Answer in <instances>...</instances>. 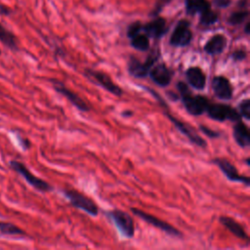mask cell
Masks as SVG:
<instances>
[{
	"label": "cell",
	"instance_id": "52a82bcc",
	"mask_svg": "<svg viewBox=\"0 0 250 250\" xmlns=\"http://www.w3.org/2000/svg\"><path fill=\"white\" fill-rule=\"evenodd\" d=\"M205 113L210 119L219 122H224L226 120L235 122L241 119L237 109L232 107L230 104L223 103H209Z\"/></svg>",
	"mask_w": 250,
	"mask_h": 250
},
{
	"label": "cell",
	"instance_id": "e0dca14e",
	"mask_svg": "<svg viewBox=\"0 0 250 250\" xmlns=\"http://www.w3.org/2000/svg\"><path fill=\"white\" fill-rule=\"evenodd\" d=\"M142 30L149 38L158 39L163 36L167 31L166 21L162 18H156L153 21L142 25Z\"/></svg>",
	"mask_w": 250,
	"mask_h": 250
},
{
	"label": "cell",
	"instance_id": "44dd1931",
	"mask_svg": "<svg viewBox=\"0 0 250 250\" xmlns=\"http://www.w3.org/2000/svg\"><path fill=\"white\" fill-rule=\"evenodd\" d=\"M0 42L11 51L17 52L20 50L17 36L1 23H0Z\"/></svg>",
	"mask_w": 250,
	"mask_h": 250
},
{
	"label": "cell",
	"instance_id": "3957f363",
	"mask_svg": "<svg viewBox=\"0 0 250 250\" xmlns=\"http://www.w3.org/2000/svg\"><path fill=\"white\" fill-rule=\"evenodd\" d=\"M62 194L74 208L82 210L90 216H98L100 211L97 203L84 193L73 188H64L62 189Z\"/></svg>",
	"mask_w": 250,
	"mask_h": 250
},
{
	"label": "cell",
	"instance_id": "1f68e13d",
	"mask_svg": "<svg viewBox=\"0 0 250 250\" xmlns=\"http://www.w3.org/2000/svg\"><path fill=\"white\" fill-rule=\"evenodd\" d=\"M214 4L218 7H221V8H225V7H228L229 4H230V0H214L213 1Z\"/></svg>",
	"mask_w": 250,
	"mask_h": 250
},
{
	"label": "cell",
	"instance_id": "2e32d148",
	"mask_svg": "<svg viewBox=\"0 0 250 250\" xmlns=\"http://www.w3.org/2000/svg\"><path fill=\"white\" fill-rule=\"evenodd\" d=\"M232 136L235 143L242 148H246L250 146V131L248 126L241 120L234 122L232 126Z\"/></svg>",
	"mask_w": 250,
	"mask_h": 250
},
{
	"label": "cell",
	"instance_id": "603a6c76",
	"mask_svg": "<svg viewBox=\"0 0 250 250\" xmlns=\"http://www.w3.org/2000/svg\"><path fill=\"white\" fill-rule=\"evenodd\" d=\"M209 8L210 4L207 0H186V10L190 15L200 14Z\"/></svg>",
	"mask_w": 250,
	"mask_h": 250
},
{
	"label": "cell",
	"instance_id": "83f0119b",
	"mask_svg": "<svg viewBox=\"0 0 250 250\" xmlns=\"http://www.w3.org/2000/svg\"><path fill=\"white\" fill-rule=\"evenodd\" d=\"M142 31V24L139 22V21H136L134 23H132L128 29H127V36L129 38H131L132 36H134L135 34L139 33Z\"/></svg>",
	"mask_w": 250,
	"mask_h": 250
},
{
	"label": "cell",
	"instance_id": "ba28073f",
	"mask_svg": "<svg viewBox=\"0 0 250 250\" xmlns=\"http://www.w3.org/2000/svg\"><path fill=\"white\" fill-rule=\"evenodd\" d=\"M84 75L87 77V79H89L93 83L99 85L100 87H102L105 91L109 92L110 94H112L116 97H121L123 95L122 88L119 85H117L116 83H114V81L111 79V77L107 73H105L102 70H98V69L85 68Z\"/></svg>",
	"mask_w": 250,
	"mask_h": 250
},
{
	"label": "cell",
	"instance_id": "4316f807",
	"mask_svg": "<svg viewBox=\"0 0 250 250\" xmlns=\"http://www.w3.org/2000/svg\"><path fill=\"white\" fill-rule=\"evenodd\" d=\"M198 129L207 137H209L210 139H216L218 137H220V133L217 131H214L212 129H210L209 127L205 126V125H199Z\"/></svg>",
	"mask_w": 250,
	"mask_h": 250
},
{
	"label": "cell",
	"instance_id": "d6986e66",
	"mask_svg": "<svg viewBox=\"0 0 250 250\" xmlns=\"http://www.w3.org/2000/svg\"><path fill=\"white\" fill-rule=\"evenodd\" d=\"M227 46V38L223 34H215L204 45L205 53L210 56H217L223 53Z\"/></svg>",
	"mask_w": 250,
	"mask_h": 250
},
{
	"label": "cell",
	"instance_id": "f546056e",
	"mask_svg": "<svg viewBox=\"0 0 250 250\" xmlns=\"http://www.w3.org/2000/svg\"><path fill=\"white\" fill-rule=\"evenodd\" d=\"M247 57V52L244 49H237L231 54V58L234 62H241Z\"/></svg>",
	"mask_w": 250,
	"mask_h": 250
},
{
	"label": "cell",
	"instance_id": "7402d4cb",
	"mask_svg": "<svg viewBox=\"0 0 250 250\" xmlns=\"http://www.w3.org/2000/svg\"><path fill=\"white\" fill-rule=\"evenodd\" d=\"M130 43L131 46L138 51L146 52L149 49V39L145 33L142 32H139L132 36L130 38Z\"/></svg>",
	"mask_w": 250,
	"mask_h": 250
},
{
	"label": "cell",
	"instance_id": "e575fe53",
	"mask_svg": "<svg viewBox=\"0 0 250 250\" xmlns=\"http://www.w3.org/2000/svg\"><path fill=\"white\" fill-rule=\"evenodd\" d=\"M245 161H246V164L249 166V165H250V158H249V157H247V158L245 159Z\"/></svg>",
	"mask_w": 250,
	"mask_h": 250
},
{
	"label": "cell",
	"instance_id": "d4e9b609",
	"mask_svg": "<svg viewBox=\"0 0 250 250\" xmlns=\"http://www.w3.org/2000/svg\"><path fill=\"white\" fill-rule=\"evenodd\" d=\"M237 111L241 118H244L246 120L250 119V100L244 99L238 104Z\"/></svg>",
	"mask_w": 250,
	"mask_h": 250
},
{
	"label": "cell",
	"instance_id": "d6a6232c",
	"mask_svg": "<svg viewBox=\"0 0 250 250\" xmlns=\"http://www.w3.org/2000/svg\"><path fill=\"white\" fill-rule=\"evenodd\" d=\"M121 114H122L123 116H125V117H128V116H131V115L133 114V112H132L131 110H125V111H123Z\"/></svg>",
	"mask_w": 250,
	"mask_h": 250
},
{
	"label": "cell",
	"instance_id": "d590c367",
	"mask_svg": "<svg viewBox=\"0 0 250 250\" xmlns=\"http://www.w3.org/2000/svg\"><path fill=\"white\" fill-rule=\"evenodd\" d=\"M0 55H1V50H0Z\"/></svg>",
	"mask_w": 250,
	"mask_h": 250
},
{
	"label": "cell",
	"instance_id": "8fae6325",
	"mask_svg": "<svg viewBox=\"0 0 250 250\" xmlns=\"http://www.w3.org/2000/svg\"><path fill=\"white\" fill-rule=\"evenodd\" d=\"M212 163H214L220 168V170L223 172V174L227 177L228 180L231 182L241 183V184H244L246 187H249V184H250L249 177L240 175L238 173L237 168L227 158L215 157L212 159Z\"/></svg>",
	"mask_w": 250,
	"mask_h": 250
},
{
	"label": "cell",
	"instance_id": "836d02e7",
	"mask_svg": "<svg viewBox=\"0 0 250 250\" xmlns=\"http://www.w3.org/2000/svg\"><path fill=\"white\" fill-rule=\"evenodd\" d=\"M249 25H250V24H249V22H247V23H246V25H245L244 31H245V33H246V34H249Z\"/></svg>",
	"mask_w": 250,
	"mask_h": 250
},
{
	"label": "cell",
	"instance_id": "ac0fdd59",
	"mask_svg": "<svg viewBox=\"0 0 250 250\" xmlns=\"http://www.w3.org/2000/svg\"><path fill=\"white\" fill-rule=\"evenodd\" d=\"M219 222L230 232L232 233L234 236H236L237 238H240L242 240H248L249 236L247 234V232L245 231L244 228L238 223L236 222L233 218L231 217H228V216H221L219 218Z\"/></svg>",
	"mask_w": 250,
	"mask_h": 250
},
{
	"label": "cell",
	"instance_id": "9c48e42d",
	"mask_svg": "<svg viewBox=\"0 0 250 250\" xmlns=\"http://www.w3.org/2000/svg\"><path fill=\"white\" fill-rule=\"evenodd\" d=\"M132 211V213L139 217L140 219H142L143 221H145L146 223L153 226L154 228L158 229L159 230L165 232L166 234L170 235V236H173V237H177V238H182L183 237V233L181 230H179L178 229H176L174 226L170 225L169 223L165 222V221H162L160 220L159 218L151 215V214H148L141 209H138V208H131L130 209Z\"/></svg>",
	"mask_w": 250,
	"mask_h": 250
},
{
	"label": "cell",
	"instance_id": "ffe728a7",
	"mask_svg": "<svg viewBox=\"0 0 250 250\" xmlns=\"http://www.w3.org/2000/svg\"><path fill=\"white\" fill-rule=\"evenodd\" d=\"M0 236L10 238H25L27 233L13 223L0 221Z\"/></svg>",
	"mask_w": 250,
	"mask_h": 250
},
{
	"label": "cell",
	"instance_id": "4fadbf2b",
	"mask_svg": "<svg viewBox=\"0 0 250 250\" xmlns=\"http://www.w3.org/2000/svg\"><path fill=\"white\" fill-rule=\"evenodd\" d=\"M212 90L215 96L221 101H229L233 95V87L226 76L216 75L213 77L212 82Z\"/></svg>",
	"mask_w": 250,
	"mask_h": 250
},
{
	"label": "cell",
	"instance_id": "cb8c5ba5",
	"mask_svg": "<svg viewBox=\"0 0 250 250\" xmlns=\"http://www.w3.org/2000/svg\"><path fill=\"white\" fill-rule=\"evenodd\" d=\"M218 21V15L211 10V8L200 13V22L204 25L214 24Z\"/></svg>",
	"mask_w": 250,
	"mask_h": 250
},
{
	"label": "cell",
	"instance_id": "8992f818",
	"mask_svg": "<svg viewBox=\"0 0 250 250\" xmlns=\"http://www.w3.org/2000/svg\"><path fill=\"white\" fill-rule=\"evenodd\" d=\"M9 165L11 169H13L19 175H21L25 180V182L36 190L41 192H49L53 190V187L49 183L32 174L30 170L21 161L11 160Z\"/></svg>",
	"mask_w": 250,
	"mask_h": 250
},
{
	"label": "cell",
	"instance_id": "5bb4252c",
	"mask_svg": "<svg viewBox=\"0 0 250 250\" xmlns=\"http://www.w3.org/2000/svg\"><path fill=\"white\" fill-rule=\"evenodd\" d=\"M147 76H149L150 80L157 86L166 87L172 81L173 72L164 62H160L150 68Z\"/></svg>",
	"mask_w": 250,
	"mask_h": 250
},
{
	"label": "cell",
	"instance_id": "7c38bea8",
	"mask_svg": "<svg viewBox=\"0 0 250 250\" xmlns=\"http://www.w3.org/2000/svg\"><path fill=\"white\" fill-rule=\"evenodd\" d=\"M192 40V32L188 21H180L175 26L170 37V45L173 47H186Z\"/></svg>",
	"mask_w": 250,
	"mask_h": 250
},
{
	"label": "cell",
	"instance_id": "484cf974",
	"mask_svg": "<svg viewBox=\"0 0 250 250\" xmlns=\"http://www.w3.org/2000/svg\"><path fill=\"white\" fill-rule=\"evenodd\" d=\"M248 17V12L247 11H239L232 13L230 17L229 18V22L232 25L240 24L246 18Z\"/></svg>",
	"mask_w": 250,
	"mask_h": 250
},
{
	"label": "cell",
	"instance_id": "9a60e30c",
	"mask_svg": "<svg viewBox=\"0 0 250 250\" xmlns=\"http://www.w3.org/2000/svg\"><path fill=\"white\" fill-rule=\"evenodd\" d=\"M186 79L188 84L195 90H203L206 86V75L199 66H190L186 72Z\"/></svg>",
	"mask_w": 250,
	"mask_h": 250
},
{
	"label": "cell",
	"instance_id": "4dcf8cb0",
	"mask_svg": "<svg viewBox=\"0 0 250 250\" xmlns=\"http://www.w3.org/2000/svg\"><path fill=\"white\" fill-rule=\"evenodd\" d=\"M11 14H12V10L0 3V16H9Z\"/></svg>",
	"mask_w": 250,
	"mask_h": 250
},
{
	"label": "cell",
	"instance_id": "6da1fadb",
	"mask_svg": "<svg viewBox=\"0 0 250 250\" xmlns=\"http://www.w3.org/2000/svg\"><path fill=\"white\" fill-rule=\"evenodd\" d=\"M177 89L179 91L180 99L188 113L193 116H200L205 113L210 101L207 97L202 95H192L187 83L184 81L177 82Z\"/></svg>",
	"mask_w": 250,
	"mask_h": 250
},
{
	"label": "cell",
	"instance_id": "f1b7e54d",
	"mask_svg": "<svg viewBox=\"0 0 250 250\" xmlns=\"http://www.w3.org/2000/svg\"><path fill=\"white\" fill-rule=\"evenodd\" d=\"M15 136H16V138H17V140H18V142H19L21 147L23 150H26V149H28V148L30 147L31 144H30V142H29L28 139L23 138L19 132L15 133Z\"/></svg>",
	"mask_w": 250,
	"mask_h": 250
},
{
	"label": "cell",
	"instance_id": "7a4b0ae2",
	"mask_svg": "<svg viewBox=\"0 0 250 250\" xmlns=\"http://www.w3.org/2000/svg\"><path fill=\"white\" fill-rule=\"evenodd\" d=\"M161 108L163 109L164 115L168 118V120L173 124V126L182 134L184 135L191 144L194 146L200 147V148H205L207 146L206 141L196 133L195 129H193L189 124H187L186 122L182 121L181 119L177 118L175 115L169 112V106L167 104L161 105Z\"/></svg>",
	"mask_w": 250,
	"mask_h": 250
},
{
	"label": "cell",
	"instance_id": "30bf717a",
	"mask_svg": "<svg viewBox=\"0 0 250 250\" xmlns=\"http://www.w3.org/2000/svg\"><path fill=\"white\" fill-rule=\"evenodd\" d=\"M49 81L52 83L54 89L59 94L63 96L78 110H80L82 112H88L91 110V106L89 105V104L86 101H84L79 95H77L75 92L68 89L62 81L55 79V78H51V79H49Z\"/></svg>",
	"mask_w": 250,
	"mask_h": 250
},
{
	"label": "cell",
	"instance_id": "5b68a950",
	"mask_svg": "<svg viewBox=\"0 0 250 250\" xmlns=\"http://www.w3.org/2000/svg\"><path fill=\"white\" fill-rule=\"evenodd\" d=\"M106 217L114 224L120 234L125 238H132L135 234V224L133 218L119 209H113L105 212Z\"/></svg>",
	"mask_w": 250,
	"mask_h": 250
},
{
	"label": "cell",
	"instance_id": "277c9868",
	"mask_svg": "<svg viewBox=\"0 0 250 250\" xmlns=\"http://www.w3.org/2000/svg\"><path fill=\"white\" fill-rule=\"evenodd\" d=\"M159 58L160 54L158 51L151 52L145 62H141L138 58L131 56L127 63L128 73L137 79L146 78L147 77L150 68L156 63Z\"/></svg>",
	"mask_w": 250,
	"mask_h": 250
}]
</instances>
